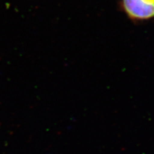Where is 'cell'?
Here are the masks:
<instances>
[{"label":"cell","mask_w":154,"mask_h":154,"mask_svg":"<svg viewBox=\"0 0 154 154\" xmlns=\"http://www.w3.org/2000/svg\"><path fill=\"white\" fill-rule=\"evenodd\" d=\"M126 13L135 19L154 17V0H122Z\"/></svg>","instance_id":"obj_1"}]
</instances>
